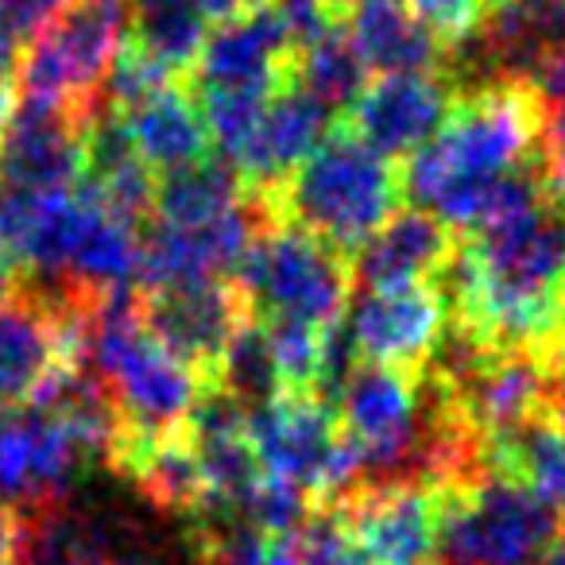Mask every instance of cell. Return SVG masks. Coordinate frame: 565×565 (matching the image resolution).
I'll use <instances>...</instances> for the list:
<instances>
[{
	"instance_id": "cell-24",
	"label": "cell",
	"mask_w": 565,
	"mask_h": 565,
	"mask_svg": "<svg viewBox=\"0 0 565 565\" xmlns=\"http://www.w3.org/2000/svg\"><path fill=\"white\" fill-rule=\"evenodd\" d=\"M302 542V565H376L356 539L345 531L341 515L333 508H315L299 534Z\"/></svg>"
},
{
	"instance_id": "cell-36",
	"label": "cell",
	"mask_w": 565,
	"mask_h": 565,
	"mask_svg": "<svg viewBox=\"0 0 565 565\" xmlns=\"http://www.w3.org/2000/svg\"><path fill=\"white\" fill-rule=\"evenodd\" d=\"M333 4H338V9H341V17H345V9H349V4H353V0H333Z\"/></svg>"
},
{
	"instance_id": "cell-12",
	"label": "cell",
	"mask_w": 565,
	"mask_h": 565,
	"mask_svg": "<svg viewBox=\"0 0 565 565\" xmlns=\"http://www.w3.org/2000/svg\"><path fill=\"white\" fill-rule=\"evenodd\" d=\"M194 89H256L275 94L295 74V43L271 0L248 4L210 28L198 55Z\"/></svg>"
},
{
	"instance_id": "cell-14",
	"label": "cell",
	"mask_w": 565,
	"mask_h": 565,
	"mask_svg": "<svg viewBox=\"0 0 565 565\" xmlns=\"http://www.w3.org/2000/svg\"><path fill=\"white\" fill-rule=\"evenodd\" d=\"M457 236L430 210H399L369 244L353 256V275L361 291L369 287H411V282H441L454 264Z\"/></svg>"
},
{
	"instance_id": "cell-22",
	"label": "cell",
	"mask_w": 565,
	"mask_h": 565,
	"mask_svg": "<svg viewBox=\"0 0 565 565\" xmlns=\"http://www.w3.org/2000/svg\"><path fill=\"white\" fill-rule=\"evenodd\" d=\"M213 384L233 392L244 407H259V403L282 395L279 387V372H275V356H271V341H267V330L256 315H248L241 322V330L233 333L225 356L217 364V376Z\"/></svg>"
},
{
	"instance_id": "cell-6",
	"label": "cell",
	"mask_w": 565,
	"mask_h": 565,
	"mask_svg": "<svg viewBox=\"0 0 565 565\" xmlns=\"http://www.w3.org/2000/svg\"><path fill=\"white\" fill-rule=\"evenodd\" d=\"M125 0H74L24 51L20 97L63 102L94 117L109 66L125 43Z\"/></svg>"
},
{
	"instance_id": "cell-16",
	"label": "cell",
	"mask_w": 565,
	"mask_h": 565,
	"mask_svg": "<svg viewBox=\"0 0 565 565\" xmlns=\"http://www.w3.org/2000/svg\"><path fill=\"white\" fill-rule=\"evenodd\" d=\"M66 361L63 318L32 291L0 299V411L28 407Z\"/></svg>"
},
{
	"instance_id": "cell-37",
	"label": "cell",
	"mask_w": 565,
	"mask_h": 565,
	"mask_svg": "<svg viewBox=\"0 0 565 565\" xmlns=\"http://www.w3.org/2000/svg\"><path fill=\"white\" fill-rule=\"evenodd\" d=\"M557 539H562V542H565V519H562V531H557Z\"/></svg>"
},
{
	"instance_id": "cell-28",
	"label": "cell",
	"mask_w": 565,
	"mask_h": 565,
	"mask_svg": "<svg viewBox=\"0 0 565 565\" xmlns=\"http://www.w3.org/2000/svg\"><path fill=\"white\" fill-rule=\"evenodd\" d=\"M539 167H542V179H546L550 198L565 205V109L546 113V132H542Z\"/></svg>"
},
{
	"instance_id": "cell-32",
	"label": "cell",
	"mask_w": 565,
	"mask_h": 565,
	"mask_svg": "<svg viewBox=\"0 0 565 565\" xmlns=\"http://www.w3.org/2000/svg\"><path fill=\"white\" fill-rule=\"evenodd\" d=\"M24 291V275H20V264L12 259V252L0 244V299H12V295Z\"/></svg>"
},
{
	"instance_id": "cell-23",
	"label": "cell",
	"mask_w": 565,
	"mask_h": 565,
	"mask_svg": "<svg viewBox=\"0 0 565 565\" xmlns=\"http://www.w3.org/2000/svg\"><path fill=\"white\" fill-rule=\"evenodd\" d=\"M271 341L275 372H279L282 395H318V376H322V345L326 330L291 318H259Z\"/></svg>"
},
{
	"instance_id": "cell-10",
	"label": "cell",
	"mask_w": 565,
	"mask_h": 565,
	"mask_svg": "<svg viewBox=\"0 0 565 565\" xmlns=\"http://www.w3.org/2000/svg\"><path fill=\"white\" fill-rule=\"evenodd\" d=\"M89 113L43 97H20L0 128V182L20 190H74L86 179Z\"/></svg>"
},
{
	"instance_id": "cell-27",
	"label": "cell",
	"mask_w": 565,
	"mask_h": 565,
	"mask_svg": "<svg viewBox=\"0 0 565 565\" xmlns=\"http://www.w3.org/2000/svg\"><path fill=\"white\" fill-rule=\"evenodd\" d=\"M271 4L279 12L282 28H287V35H291L295 55L341 20V9L333 0H271Z\"/></svg>"
},
{
	"instance_id": "cell-39",
	"label": "cell",
	"mask_w": 565,
	"mask_h": 565,
	"mask_svg": "<svg viewBox=\"0 0 565 565\" xmlns=\"http://www.w3.org/2000/svg\"><path fill=\"white\" fill-rule=\"evenodd\" d=\"M562 338H565V326H562Z\"/></svg>"
},
{
	"instance_id": "cell-4",
	"label": "cell",
	"mask_w": 565,
	"mask_h": 565,
	"mask_svg": "<svg viewBox=\"0 0 565 565\" xmlns=\"http://www.w3.org/2000/svg\"><path fill=\"white\" fill-rule=\"evenodd\" d=\"M236 287L256 318H291L326 330L345 318L356 275L353 259L307 228L267 221L244 256Z\"/></svg>"
},
{
	"instance_id": "cell-30",
	"label": "cell",
	"mask_w": 565,
	"mask_h": 565,
	"mask_svg": "<svg viewBox=\"0 0 565 565\" xmlns=\"http://www.w3.org/2000/svg\"><path fill=\"white\" fill-rule=\"evenodd\" d=\"M20 531H24V515L12 503L0 500V565H17Z\"/></svg>"
},
{
	"instance_id": "cell-13",
	"label": "cell",
	"mask_w": 565,
	"mask_h": 565,
	"mask_svg": "<svg viewBox=\"0 0 565 565\" xmlns=\"http://www.w3.org/2000/svg\"><path fill=\"white\" fill-rule=\"evenodd\" d=\"M333 113L318 102L310 89L295 82V74L267 97V109L259 117V128L252 136L248 151L241 156L236 171H241L248 198H267L275 186L291 179L315 148L326 140Z\"/></svg>"
},
{
	"instance_id": "cell-29",
	"label": "cell",
	"mask_w": 565,
	"mask_h": 565,
	"mask_svg": "<svg viewBox=\"0 0 565 565\" xmlns=\"http://www.w3.org/2000/svg\"><path fill=\"white\" fill-rule=\"evenodd\" d=\"M531 86L546 102V109H565V47L546 55L531 74Z\"/></svg>"
},
{
	"instance_id": "cell-5",
	"label": "cell",
	"mask_w": 565,
	"mask_h": 565,
	"mask_svg": "<svg viewBox=\"0 0 565 565\" xmlns=\"http://www.w3.org/2000/svg\"><path fill=\"white\" fill-rule=\"evenodd\" d=\"M248 446L267 477L302 488L315 508L341 500L364 480V461L341 434L338 407L318 395H275L252 407Z\"/></svg>"
},
{
	"instance_id": "cell-21",
	"label": "cell",
	"mask_w": 565,
	"mask_h": 565,
	"mask_svg": "<svg viewBox=\"0 0 565 565\" xmlns=\"http://www.w3.org/2000/svg\"><path fill=\"white\" fill-rule=\"evenodd\" d=\"M295 82L310 89L333 117H341L356 102V94L369 86V66L341 20L295 55Z\"/></svg>"
},
{
	"instance_id": "cell-35",
	"label": "cell",
	"mask_w": 565,
	"mask_h": 565,
	"mask_svg": "<svg viewBox=\"0 0 565 565\" xmlns=\"http://www.w3.org/2000/svg\"><path fill=\"white\" fill-rule=\"evenodd\" d=\"M89 565H148V562H140V557H125V554H109V557H97V562H89Z\"/></svg>"
},
{
	"instance_id": "cell-31",
	"label": "cell",
	"mask_w": 565,
	"mask_h": 565,
	"mask_svg": "<svg viewBox=\"0 0 565 565\" xmlns=\"http://www.w3.org/2000/svg\"><path fill=\"white\" fill-rule=\"evenodd\" d=\"M546 415L562 426L565 434V349H557L554 361H550V407Z\"/></svg>"
},
{
	"instance_id": "cell-38",
	"label": "cell",
	"mask_w": 565,
	"mask_h": 565,
	"mask_svg": "<svg viewBox=\"0 0 565 565\" xmlns=\"http://www.w3.org/2000/svg\"><path fill=\"white\" fill-rule=\"evenodd\" d=\"M252 4H264V0H252Z\"/></svg>"
},
{
	"instance_id": "cell-7",
	"label": "cell",
	"mask_w": 565,
	"mask_h": 565,
	"mask_svg": "<svg viewBox=\"0 0 565 565\" xmlns=\"http://www.w3.org/2000/svg\"><path fill=\"white\" fill-rule=\"evenodd\" d=\"M326 508L376 565H434L438 557V484L430 480H364Z\"/></svg>"
},
{
	"instance_id": "cell-25",
	"label": "cell",
	"mask_w": 565,
	"mask_h": 565,
	"mask_svg": "<svg viewBox=\"0 0 565 565\" xmlns=\"http://www.w3.org/2000/svg\"><path fill=\"white\" fill-rule=\"evenodd\" d=\"M407 4L449 51L469 43L488 17V0H407Z\"/></svg>"
},
{
	"instance_id": "cell-2",
	"label": "cell",
	"mask_w": 565,
	"mask_h": 565,
	"mask_svg": "<svg viewBox=\"0 0 565 565\" xmlns=\"http://www.w3.org/2000/svg\"><path fill=\"white\" fill-rule=\"evenodd\" d=\"M256 202L264 205L267 221L307 228L353 259L376 228L399 213L403 174L392 159L376 156L338 125L291 179Z\"/></svg>"
},
{
	"instance_id": "cell-15",
	"label": "cell",
	"mask_w": 565,
	"mask_h": 565,
	"mask_svg": "<svg viewBox=\"0 0 565 565\" xmlns=\"http://www.w3.org/2000/svg\"><path fill=\"white\" fill-rule=\"evenodd\" d=\"M364 66L376 74H454V51L407 0H353L341 17Z\"/></svg>"
},
{
	"instance_id": "cell-19",
	"label": "cell",
	"mask_w": 565,
	"mask_h": 565,
	"mask_svg": "<svg viewBox=\"0 0 565 565\" xmlns=\"http://www.w3.org/2000/svg\"><path fill=\"white\" fill-rule=\"evenodd\" d=\"M125 40L136 43L171 78L190 74L210 35V20L194 0H125Z\"/></svg>"
},
{
	"instance_id": "cell-3",
	"label": "cell",
	"mask_w": 565,
	"mask_h": 565,
	"mask_svg": "<svg viewBox=\"0 0 565 565\" xmlns=\"http://www.w3.org/2000/svg\"><path fill=\"white\" fill-rule=\"evenodd\" d=\"M557 531L562 511L508 472L438 484V554L449 565H539Z\"/></svg>"
},
{
	"instance_id": "cell-9",
	"label": "cell",
	"mask_w": 565,
	"mask_h": 565,
	"mask_svg": "<svg viewBox=\"0 0 565 565\" xmlns=\"http://www.w3.org/2000/svg\"><path fill=\"white\" fill-rule=\"evenodd\" d=\"M461 86L454 74H380L338 117L345 132L384 159H411L441 132Z\"/></svg>"
},
{
	"instance_id": "cell-17",
	"label": "cell",
	"mask_w": 565,
	"mask_h": 565,
	"mask_svg": "<svg viewBox=\"0 0 565 565\" xmlns=\"http://www.w3.org/2000/svg\"><path fill=\"white\" fill-rule=\"evenodd\" d=\"M117 113L132 136V148L156 174L182 171V167H194L213 156L202 105H198L194 89H186L179 78L163 82L159 89Z\"/></svg>"
},
{
	"instance_id": "cell-11",
	"label": "cell",
	"mask_w": 565,
	"mask_h": 565,
	"mask_svg": "<svg viewBox=\"0 0 565 565\" xmlns=\"http://www.w3.org/2000/svg\"><path fill=\"white\" fill-rule=\"evenodd\" d=\"M140 310L148 330L194 364L213 384L217 364L225 356L233 333L252 315L248 299L233 279H213V282H186V287H167V291H140Z\"/></svg>"
},
{
	"instance_id": "cell-33",
	"label": "cell",
	"mask_w": 565,
	"mask_h": 565,
	"mask_svg": "<svg viewBox=\"0 0 565 565\" xmlns=\"http://www.w3.org/2000/svg\"><path fill=\"white\" fill-rule=\"evenodd\" d=\"M198 9H202V17L210 20V24H221V20L236 17V12H244L252 4V0H194Z\"/></svg>"
},
{
	"instance_id": "cell-26",
	"label": "cell",
	"mask_w": 565,
	"mask_h": 565,
	"mask_svg": "<svg viewBox=\"0 0 565 565\" xmlns=\"http://www.w3.org/2000/svg\"><path fill=\"white\" fill-rule=\"evenodd\" d=\"M74 0H0V35L28 51Z\"/></svg>"
},
{
	"instance_id": "cell-1",
	"label": "cell",
	"mask_w": 565,
	"mask_h": 565,
	"mask_svg": "<svg viewBox=\"0 0 565 565\" xmlns=\"http://www.w3.org/2000/svg\"><path fill=\"white\" fill-rule=\"evenodd\" d=\"M546 113L531 78H495L461 89L441 132L403 159V198L430 210L454 233H469L492 182L539 163Z\"/></svg>"
},
{
	"instance_id": "cell-20",
	"label": "cell",
	"mask_w": 565,
	"mask_h": 565,
	"mask_svg": "<svg viewBox=\"0 0 565 565\" xmlns=\"http://www.w3.org/2000/svg\"><path fill=\"white\" fill-rule=\"evenodd\" d=\"M488 469L523 480L550 508L565 511V434L550 415L488 446Z\"/></svg>"
},
{
	"instance_id": "cell-8",
	"label": "cell",
	"mask_w": 565,
	"mask_h": 565,
	"mask_svg": "<svg viewBox=\"0 0 565 565\" xmlns=\"http://www.w3.org/2000/svg\"><path fill=\"white\" fill-rule=\"evenodd\" d=\"M345 330L364 364L423 372L449 330V302L438 282L369 287L345 310Z\"/></svg>"
},
{
	"instance_id": "cell-34",
	"label": "cell",
	"mask_w": 565,
	"mask_h": 565,
	"mask_svg": "<svg viewBox=\"0 0 565 565\" xmlns=\"http://www.w3.org/2000/svg\"><path fill=\"white\" fill-rule=\"evenodd\" d=\"M539 565H565V542L562 539H557L554 542V546H550L546 550V557H542V562Z\"/></svg>"
},
{
	"instance_id": "cell-18",
	"label": "cell",
	"mask_w": 565,
	"mask_h": 565,
	"mask_svg": "<svg viewBox=\"0 0 565 565\" xmlns=\"http://www.w3.org/2000/svg\"><path fill=\"white\" fill-rule=\"evenodd\" d=\"M244 202H248V186H244L241 171L228 159L210 156L202 163L171 171L156 182L151 221L171 228H198L241 210Z\"/></svg>"
},
{
	"instance_id": "cell-40",
	"label": "cell",
	"mask_w": 565,
	"mask_h": 565,
	"mask_svg": "<svg viewBox=\"0 0 565 565\" xmlns=\"http://www.w3.org/2000/svg\"><path fill=\"white\" fill-rule=\"evenodd\" d=\"M488 4H492V0H488Z\"/></svg>"
}]
</instances>
